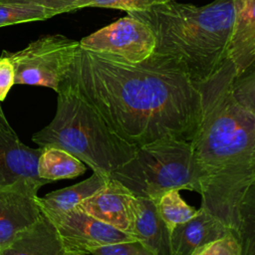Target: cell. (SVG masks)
Returning <instances> with one entry per match:
<instances>
[{"label":"cell","mask_w":255,"mask_h":255,"mask_svg":"<svg viewBox=\"0 0 255 255\" xmlns=\"http://www.w3.org/2000/svg\"><path fill=\"white\" fill-rule=\"evenodd\" d=\"M155 204L160 217L170 232L176 225L186 222L198 212V209L188 205L181 198L179 190L175 189L163 193L155 201Z\"/></svg>","instance_id":"ac0fdd59"},{"label":"cell","mask_w":255,"mask_h":255,"mask_svg":"<svg viewBox=\"0 0 255 255\" xmlns=\"http://www.w3.org/2000/svg\"><path fill=\"white\" fill-rule=\"evenodd\" d=\"M133 196L156 201L166 191H195L190 142L163 137L136 147L133 156L110 174Z\"/></svg>","instance_id":"5b68a950"},{"label":"cell","mask_w":255,"mask_h":255,"mask_svg":"<svg viewBox=\"0 0 255 255\" xmlns=\"http://www.w3.org/2000/svg\"><path fill=\"white\" fill-rule=\"evenodd\" d=\"M66 79L106 124L136 147L163 137L190 142L201 118L199 83L175 58L131 63L79 47Z\"/></svg>","instance_id":"6da1fadb"},{"label":"cell","mask_w":255,"mask_h":255,"mask_svg":"<svg viewBox=\"0 0 255 255\" xmlns=\"http://www.w3.org/2000/svg\"><path fill=\"white\" fill-rule=\"evenodd\" d=\"M231 233L219 219L199 207L197 214L170 232L171 255H195L210 242Z\"/></svg>","instance_id":"4fadbf2b"},{"label":"cell","mask_w":255,"mask_h":255,"mask_svg":"<svg viewBox=\"0 0 255 255\" xmlns=\"http://www.w3.org/2000/svg\"><path fill=\"white\" fill-rule=\"evenodd\" d=\"M233 21L229 37L228 60L240 75L255 63V0H232Z\"/></svg>","instance_id":"7c38bea8"},{"label":"cell","mask_w":255,"mask_h":255,"mask_svg":"<svg viewBox=\"0 0 255 255\" xmlns=\"http://www.w3.org/2000/svg\"><path fill=\"white\" fill-rule=\"evenodd\" d=\"M127 13L150 28L153 52L177 59L196 83L208 80L228 60L232 0H214L204 6L169 0Z\"/></svg>","instance_id":"3957f363"},{"label":"cell","mask_w":255,"mask_h":255,"mask_svg":"<svg viewBox=\"0 0 255 255\" xmlns=\"http://www.w3.org/2000/svg\"><path fill=\"white\" fill-rule=\"evenodd\" d=\"M56 16L52 10L32 3L0 1V27L41 21Z\"/></svg>","instance_id":"d6986e66"},{"label":"cell","mask_w":255,"mask_h":255,"mask_svg":"<svg viewBox=\"0 0 255 255\" xmlns=\"http://www.w3.org/2000/svg\"><path fill=\"white\" fill-rule=\"evenodd\" d=\"M42 147L32 148L24 144L10 127L0 123V189L18 182H30L40 187L51 181L38 174V161Z\"/></svg>","instance_id":"9c48e42d"},{"label":"cell","mask_w":255,"mask_h":255,"mask_svg":"<svg viewBox=\"0 0 255 255\" xmlns=\"http://www.w3.org/2000/svg\"><path fill=\"white\" fill-rule=\"evenodd\" d=\"M201 118L190 141L200 207L255 255V71L236 74L227 62L199 83Z\"/></svg>","instance_id":"7a4b0ae2"},{"label":"cell","mask_w":255,"mask_h":255,"mask_svg":"<svg viewBox=\"0 0 255 255\" xmlns=\"http://www.w3.org/2000/svg\"><path fill=\"white\" fill-rule=\"evenodd\" d=\"M14 80V67L10 59L3 52L0 57V102L5 100L8 92L15 85Z\"/></svg>","instance_id":"603a6c76"},{"label":"cell","mask_w":255,"mask_h":255,"mask_svg":"<svg viewBox=\"0 0 255 255\" xmlns=\"http://www.w3.org/2000/svg\"><path fill=\"white\" fill-rule=\"evenodd\" d=\"M110 178L97 172L87 179L71 186L47 193L43 197H36V202L45 216H52L67 212L77 206L84 199L94 194L105 185Z\"/></svg>","instance_id":"2e32d148"},{"label":"cell","mask_w":255,"mask_h":255,"mask_svg":"<svg viewBox=\"0 0 255 255\" xmlns=\"http://www.w3.org/2000/svg\"><path fill=\"white\" fill-rule=\"evenodd\" d=\"M86 170L87 166L82 160L55 146L44 147L38 161L39 176L51 182L75 178L84 174Z\"/></svg>","instance_id":"e0dca14e"},{"label":"cell","mask_w":255,"mask_h":255,"mask_svg":"<svg viewBox=\"0 0 255 255\" xmlns=\"http://www.w3.org/2000/svg\"><path fill=\"white\" fill-rule=\"evenodd\" d=\"M131 195L121 182L110 178L103 187L84 199L75 208L128 233V202Z\"/></svg>","instance_id":"5bb4252c"},{"label":"cell","mask_w":255,"mask_h":255,"mask_svg":"<svg viewBox=\"0 0 255 255\" xmlns=\"http://www.w3.org/2000/svg\"><path fill=\"white\" fill-rule=\"evenodd\" d=\"M128 218V234L154 255H171L170 231L160 217L154 200L131 195Z\"/></svg>","instance_id":"8fae6325"},{"label":"cell","mask_w":255,"mask_h":255,"mask_svg":"<svg viewBox=\"0 0 255 255\" xmlns=\"http://www.w3.org/2000/svg\"><path fill=\"white\" fill-rule=\"evenodd\" d=\"M57 110L52 122L32 135L39 147L67 150L94 172L110 174L129 160L136 146L121 138L65 78L57 92Z\"/></svg>","instance_id":"277c9868"},{"label":"cell","mask_w":255,"mask_h":255,"mask_svg":"<svg viewBox=\"0 0 255 255\" xmlns=\"http://www.w3.org/2000/svg\"><path fill=\"white\" fill-rule=\"evenodd\" d=\"M195 255H241V245L237 238L229 233L210 242Z\"/></svg>","instance_id":"7402d4cb"},{"label":"cell","mask_w":255,"mask_h":255,"mask_svg":"<svg viewBox=\"0 0 255 255\" xmlns=\"http://www.w3.org/2000/svg\"><path fill=\"white\" fill-rule=\"evenodd\" d=\"M40 188L22 181L0 189V250L40 217L41 210L36 202Z\"/></svg>","instance_id":"30bf717a"},{"label":"cell","mask_w":255,"mask_h":255,"mask_svg":"<svg viewBox=\"0 0 255 255\" xmlns=\"http://www.w3.org/2000/svg\"><path fill=\"white\" fill-rule=\"evenodd\" d=\"M0 255H65L53 223L41 212L38 220L19 232Z\"/></svg>","instance_id":"9a60e30c"},{"label":"cell","mask_w":255,"mask_h":255,"mask_svg":"<svg viewBox=\"0 0 255 255\" xmlns=\"http://www.w3.org/2000/svg\"><path fill=\"white\" fill-rule=\"evenodd\" d=\"M81 255H154L137 240L104 245Z\"/></svg>","instance_id":"44dd1931"},{"label":"cell","mask_w":255,"mask_h":255,"mask_svg":"<svg viewBox=\"0 0 255 255\" xmlns=\"http://www.w3.org/2000/svg\"><path fill=\"white\" fill-rule=\"evenodd\" d=\"M79 47L76 40L62 34H49L20 51L4 54L14 67V84L47 87L57 93Z\"/></svg>","instance_id":"8992f818"},{"label":"cell","mask_w":255,"mask_h":255,"mask_svg":"<svg viewBox=\"0 0 255 255\" xmlns=\"http://www.w3.org/2000/svg\"><path fill=\"white\" fill-rule=\"evenodd\" d=\"M2 2H19V3H32L42 6L46 9L52 10L56 15L70 12L72 5L78 0H0Z\"/></svg>","instance_id":"cb8c5ba5"},{"label":"cell","mask_w":255,"mask_h":255,"mask_svg":"<svg viewBox=\"0 0 255 255\" xmlns=\"http://www.w3.org/2000/svg\"><path fill=\"white\" fill-rule=\"evenodd\" d=\"M46 217L55 226L65 255H81L104 245L135 240L128 233L75 207Z\"/></svg>","instance_id":"ba28073f"},{"label":"cell","mask_w":255,"mask_h":255,"mask_svg":"<svg viewBox=\"0 0 255 255\" xmlns=\"http://www.w3.org/2000/svg\"><path fill=\"white\" fill-rule=\"evenodd\" d=\"M6 121H7V120H6V117H5L4 112H3L2 108H1V105H0V123H1V122H6Z\"/></svg>","instance_id":"d4e9b609"},{"label":"cell","mask_w":255,"mask_h":255,"mask_svg":"<svg viewBox=\"0 0 255 255\" xmlns=\"http://www.w3.org/2000/svg\"><path fill=\"white\" fill-rule=\"evenodd\" d=\"M167 1L169 0H78L72 5L71 11L87 7L119 9L126 12L143 11Z\"/></svg>","instance_id":"ffe728a7"},{"label":"cell","mask_w":255,"mask_h":255,"mask_svg":"<svg viewBox=\"0 0 255 255\" xmlns=\"http://www.w3.org/2000/svg\"><path fill=\"white\" fill-rule=\"evenodd\" d=\"M79 45L88 51L112 54L137 63L153 53L155 38L144 22L128 15L84 37Z\"/></svg>","instance_id":"52a82bcc"}]
</instances>
